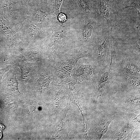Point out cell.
Returning a JSON list of instances; mask_svg holds the SVG:
<instances>
[{
  "label": "cell",
  "mask_w": 140,
  "mask_h": 140,
  "mask_svg": "<svg viewBox=\"0 0 140 140\" xmlns=\"http://www.w3.org/2000/svg\"><path fill=\"white\" fill-rule=\"evenodd\" d=\"M8 83L11 90L14 92L18 93L19 92L18 88V83L16 79V75L11 74Z\"/></svg>",
  "instance_id": "obj_14"
},
{
  "label": "cell",
  "mask_w": 140,
  "mask_h": 140,
  "mask_svg": "<svg viewBox=\"0 0 140 140\" xmlns=\"http://www.w3.org/2000/svg\"><path fill=\"white\" fill-rule=\"evenodd\" d=\"M52 80L51 77L47 75L40 74L39 78L37 81V83L40 88L47 86Z\"/></svg>",
  "instance_id": "obj_12"
},
{
  "label": "cell",
  "mask_w": 140,
  "mask_h": 140,
  "mask_svg": "<svg viewBox=\"0 0 140 140\" xmlns=\"http://www.w3.org/2000/svg\"><path fill=\"white\" fill-rule=\"evenodd\" d=\"M126 80L128 85L133 88L139 89L140 86V77L130 75L126 77Z\"/></svg>",
  "instance_id": "obj_11"
},
{
  "label": "cell",
  "mask_w": 140,
  "mask_h": 140,
  "mask_svg": "<svg viewBox=\"0 0 140 140\" xmlns=\"http://www.w3.org/2000/svg\"><path fill=\"white\" fill-rule=\"evenodd\" d=\"M27 28L29 32L33 34H36L38 33V31L37 27L32 24L28 25Z\"/></svg>",
  "instance_id": "obj_21"
},
{
  "label": "cell",
  "mask_w": 140,
  "mask_h": 140,
  "mask_svg": "<svg viewBox=\"0 0 140 140\" xmlns=\"http://www.w3.org/2000/svg\"><path fill=\"white\" fill-rule=\"evenodd\" d=\"M99 10L100 14L106 20L108 23H110L112 11L109 6L105 2L101 1L99 3Z\"/></svg>",
  "instance_id": "obj_7"
},
{
  "label": "cell",
  "mask_w": 140,
  "mask_h": 140,
  "mask_svg": "<svg viewBox=\"0 0 140 140\" xmlns=\"http://www.w3.org/2000/svg\"><path fill=\"white\" fill-rule=\"evenodd\" d=\"M63 36V33L60 31L55 33L52 36L51 38V44H53L56 41L61 38Z\"/></svg>",
  "instance_id": "obj_19"
},
{
  "label": "cell",
  "mask_w": 140,
  "mask_h": 140,
  "mask_svg": "<svg viewBox=\"0 0 140 140\" xmlns=\"http://www.w3.org/2000/svg\"><path fill=\"white\" fill-rule=\"evenodd\" d=\"M41 54L37 52H30L28 54V57L31 59H34L37 57H39Z\"/></svg>",
  "instance_id": "obj_23"
},
{
  "label": "cell",
  "mask_w": 140,
  "mask_h": 140,
  "mask_svg": "<svg viewBox=\"0 0 140 140\" xmlns=\"http://www.w3.org/2000/svg\"><path fill=\"white\" fill-rule=\"evenodd\" d=\"M79 5L82 9L86 12L89 13L90 11V6L87 0H78Z\"/></svg>",
  "instance_id": "obj_16"
},
{
  "label": "cell",
  "mask_w": 140,
  "mask_h": 140,
  "mask_svg": "<svg viewBox=\"0 0 140 140\" xmlns=\"http://www.w3.org/2000/svg\"><path fill=\"white\" fill-rule=\"evenodd\" d=\"M135 130L128 123L113 133L110 139L131 140L132 134Z\"/></svg>",
  "instance_id": "obj_5"
},
{
  "label": "cell",
  "mask_w": 140,
  "mask_h": 140,
  "mask_svg": "<svg viewBox=\"0 0 140 140\" xmlns=\"http://www.w3.org/2000/svg\"><path fill=\"white\" fill-rule=\"evenodd\" d=\"M15 65L19 67L20 68L21 72V77L23 79H26L29 75L30 73L29 68L25 66L23 64L17 62L15 64Z\"/></svg>",
  "instance_id": "obj_15"
},
{
  "label": "cell",
  "mask_w": 140,
  "mask_h": 140,
  "mask_svg": "<svg viewBox=\"0 0 140 140\" xmlns=\"http://www.w3.org/2000/svg\"><path fill=\"white\" fill-rule=\"evenodd\" d=\"M135 49L136 51L138 53H140V46L137 43H136L134 45Z\"/></svg>",
  "instance_id": "obj_25"
},
{
  "label": "cell",
  "mask_w": 140,
  "mask_h": 140,
  "mask_svg": "<svg viewBox=\"0 0 140 140\" xmlns=\"http://www.w3.org/2000/svg\"><path fill=\"white\" fill-rule=\"evenodd\" d=\"M110 39L108 35H105L100 39L97 45L96 58L97 62L103 65L107 57L109 48Z\"/></svg>",
  "instance_id": "obj_3"
},
{
  "label": "cell",
  "mask_w": 140,
  "mask_h": 140,
  "mask_svg": "<svg viewBox=\"0 0 140 140\" xmlns=\"http://www.w3.org/2000/svg\"><path fill=\"white\" fill-rule=\"evenodd\" d=\"M52 4L53 11L56 16L58 15L60 8L63 0H52Z\"/></svg>",
  "instance_id": "obj_18"
},
{
  "label": "cell",
  "mask_w": 140,
  "mask_h": 140,
  "mask_svg": "<svg viewBox=\"0 0 140 140\" xmlns=\"http://www.w3.org/2000/svg\"><path fill=\"white\" fill-rule=\"evenodd\" d=\"M112 114L101 115L96 119L93 129L92 135L94 139L100 140L108 131L113 119Z\"/></svg>",
  "instance_id": "obj_1"
},
{
  "label": "cell",
  "mask_w": 140,
  "mask_h": 140,
  "mask_svg": "<svg viewBox=\"0 0 140 140\" xmlns=\"http://www.w3.org/2000/svg\"><path fill=\"white\" fill-rule=\"evenodd\" d=\"M34 16L38 22H43L47 20V16L45 13L39 9H36L34 10Z\"/></svg>",
  "instance_id": "obj_13"
},
{
  "label": "cell",
  "mask_w": 140,
  "mask_h": 140,
  "mask_svg": "<svg viewBox=\"0 0 140 140\" xmlns=\"http://www.w3.org/2000/svg\"><path fill=\"white\" fill-rule=\"evenodd\" d=\"M58 19L60 22L63 23L66 20V17L64 14L60 13L58 15Z\"/></svg>",
  "instance_id": "obj_24"
},
{
  "label": "cell",
  "mask_w": 140,
  "mask_h": 140,
  "mask_svg": "<svg viewBox=\"0 0 140 140\" xmlns=\"http://www.w3.org/2000/svg\"><path fill=\"white\" fill-rule=\"evenodd\" d=\"M0 29L4 33L9 34L11 31L10 29L5 21L2 18L0 19Z\"/></svg>",
  "instance_id": "obj_17"
},
{
  "label": "cell",
  "mask_w": 140,
  "mask_h": 140,
  "mask_svg": "<svg viewBox=\"0 0 140 140\" xmlns=\"http://www.w3.org/2000/svg\"><path fill=\"white\" fill-rule=\"evenodd\" d=\"M94 23L90 20L84 21L81 33L83 38L87 40L91 37L94 30Z\"/></svg>",
  "instance_id": "obj_6"
},
{
  "label": "cell",
  "mask_w": 140,
  "mask_h": 140,
  "mask_svg": "<svg viewBox=\"0 0 140 140\" xmlns=\"http://www.w3.org/2000/svg\"><path fill=\"white\" fill-rule=\"evenodd\" d=\"M83 67L85 73L88 76L92 74L93 70L91 66L83 65Z\"/></svg>",
  "instance_id": "obj_22"
},
{
  "label": "cell",
  "mask_w": 140,
  "mask_h": 140,
  "mask_svg": "<svg viewBox=\"0 0 140 140\" xmlns=\"http://www.w3.org/2000/svg\"><path fill=\"white\" fill-rule=\"evenodd\" d=\"M111 61V60L109 67L100 74L96 82L95 89L92 94V98L96 102L99 97L104 93L109 83Z\"/></svg>",
  "instance_id": "obj_2"
},
{
  "label": "cell",
  "mask_w": 140,
  "mask_h": 140,
  "mask_svg": "<svg viewBox=\"0 0 140 140\" xmlns=\"http://www.w3.org/2000/svg\"><path fill=\"white\" fill-rule=\"evenodd\" d=\"M72 72L74 76L80 81L83 80L88 76L84 71L83 65L79 66L74 69Z\"/></svg>",
  "instance_id": "obj_10"
},
{
  "label": "cell",
  "mask_w": 140,
  "mask_h": 140,
  "mask_svg": "<svg viewBox=\"0 0 140 140\" xmlns=\"http://www.w3.org/2000/svg\"><path fill=\"white\" fill-rule=\"evenodd\" d=\"M124 72L127 74L132 75H139L140 68L137 65L131 62L125 64L124 67Z\"/></svg>",
  "instance_id": "obj_9"
},
{
  "label": "cell",
  "mask_w": 140,
  "mask_h": 140,
  "mask_svg": "<svg viewBox=\"0 0 140 140\" xmlns=\"http://www.w3.org/2000/svg\"><path fill=\"white\" fill-rule=\"evenodd\" d=\"M128 123L136 129H140V114H136L132 112H129L127 114Z\"/></svg>",
  "instance_id": "obj_8"
},
{
  "label": "cell",
  "mask_w": 140,
  "mask_h": 140,
  "mask_svg": "<svg viewBox=\"0 0 140 140\" xmlns=\"http://www.w3.org/2000/svg\"><path fill=\"white\" fill-rule=\"evenodd\" d=\"M130 7L134 8L137 11L139 15L140 16V10L139 2H137L135 1L132 2L131 3H129V4L126 5L124 8Z\"/></svg>",
  "instance_id": "obj_20"
},
{
  "label": "cell",
  "mask_w": 140,
  "mask_h": 140,
  "mask_svg": "<svg viewBox=\"0 0 140 140\" xmlns=\"http://www.w3.org/2000/svg\"><path fill=\"white\" fill-rule=\"evenodd\" d=\"M121 103L123 108L129 112L139 110L140 95H131L127 96L122 100Z\"/></svg>",
  "instance_id": "obj_4"
}]
</instances>
